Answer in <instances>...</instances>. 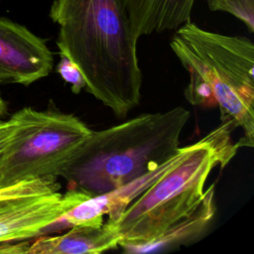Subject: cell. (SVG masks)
I'll return each mask as SVG.
<instances>
[{
	"mask_svg": "<svg viewBox=\"0 0 254 254\" xmlns=\"http://www.w3.org/2000/svg\"><path fill=\"white\" fill-rule=\"evenodd\" d=\"M50 18L59 25V53L81 71L91 94L117 117L141 100L143 74L137 41L120 0H54Z\"/></svg>",
	"mask_w": 254,
	"mask_h": 254,
	"instance_id": "obj_1",
	"label": "cell"
},
{
	"mask_svg": "<svg viewBox=\"0 0 254 254\" xmlns=\"http://www.w3.org/2000/svg\"><path fill=\"white\" fill-rule=\"evenodd\" d=\"M190 118L183 107L140 114L117 125L93 131L69 157L59 178L66 190L89 196L123 187L175 156Z\"/></svg>",
	"mask_w": 254,
	"mask_h": 254,
	"instance_id": "obj_2",
	"label": "cell"
},
{
	"mask_svg": "<svg viewBox=\"0 0 254 254\" xmlns=\"http://www.w3.org/2000/svg\"><path fill=\"white\" fill-rule=\"evenodd\" d=\"M170 47L189 74L184 95L193 106L217 105L222 123L241 128L238 148L254 146V44L189 21Z\"/></svg>",
	"mask_w": 254,
	"mask_h": 254,
	"instance_id": "obj_3",
	"label": "cell"
},
{
	"mask_svg": "<svg viewBox=\"0 0 254 254\" xmlns=\"http://www.w3.org/2000/svg\"><path fill=\"white\" fill-rule=\"evenodd\" d=\"M232 131L229 124L221 122L188 145L185 154L125 208L113 221L121 236L119 246L154 240L199 203L212 170L223 169L236 154Z\"/></svg>",
	"mask_w": 254,
	"mask_h": 254,
	"instance_id": "obj_4",
	"label": "cell"
},
{
	"mask_svg": "<svg viewBox=\"0 0 254 254\" xmlns=\"http://www.w3.org/2000/svg\"><path fill=\"white\" fill-rule=\"evenodd\" d=\"M0 167V188L39 178H59L69 157L91 133L77 116L54 107H24Z\"/></svg>",
	"mask_w": 254,
	"mask_h": 254,
	"instance_id": "obj_5",
	"label": "cell"
},
{
	"mask_svg": "<svg viewBox=\"0 0 254 254\" xmlns=\"http://www.w3.org/2000/svg\"><path fill=\"white\" fill-rule=\"evenodd\" d=\"M25 193L0 200V244L29 240L46 232L67 210L90 197L79 190Z\"/></svg>",
	"mask_w": 254,
	"mask_h": 254,
	"instance_id": "obj_6",
	"label": "cell"
},
{
	"mask_svg": "<svg viewBox=\"0 0 254 254\" xmlns=\"http://www.w3.org/2000/svg\"><path fill=\"white\" fill-rule=\"evenodd\" d=\"M53 53L26 27L0 17V83L30 85L50 74Z\"/></svg>",
	"mask_w": 254,
	"mask_h": 254,
	"instance_id": "obj_7",
	"label": "cell"
},
{
	"mask_svg": "<svg viewBox=\"0 0 254 254\" xmlns=\"http://www.w3.org/2000/svg\"><path fill=\"white\" fill-rule=\"evenodd\" d=\"M121 240L115 222L101 226L74 225L56 236H38L30 242L27 254H98L119 247Z\"/></svg>",
	"mask_w": 254,
	"mask_h": 254,
	"instance_id": "obj_8",
	"label": "cell"
},
{
	"mask_svg": "<svg viewBox=\"0 0 254 254\" xmlns=\"http://www.w3.org/2000/svg\"><path fill=\"white\" fill-rule=\"evenodd\" d=\"M215 186L210 185L199 203L186 216L171 225L154 240L137 245L120 246L126 253L163 252L179 246H187L201 237L211 224L215 211Z\"/></svg>",
	"mask_w": 254,
	"mask_h": 254,
	"instance_id": "obj_9",
	"label": "cell"
},
{
	"mask_svg": "<svg viewBox=\"0 0 254 254\" xmlns=\"http://www.w3.org/2000/svg\"><path fill=\"white\" fill-rule=\"evenodd\" d=\"M135 36L177 30L190 21L195 0H120Z\"/></svg>",
	"mask_w": 254,
	"mask_h": 254,
	"instance_id": "obj_10",
	"label": "cell"
},
{
	"mask_svg": "<svg viewBox=\"0 0 254 254\" xmlns=\"http://www.w3.org/2000/svg\"><path fill=\"white\" fill-rule=\"evenodd\" d=\"M208 9L228 13L254 32V0H206Z\"/></svg>",
	"mask_w": 254,
	"mask_h": 254,
	"instance_id": "obj_11",
	"label": "cell"
},
{
	"mask_svg": "<svg viewBox=\"0 0 254 254\" xmlns=\"http://www.w3.org/2000/svg\"><path fill=\"white\" fill-rule=\"evenodd\" d=\"M59 178L47 177L39 178L28 181H22L17 184H13L6 187L0 188V200L15 195L32 193V192H41L49 191L55 190H61V185L58 182Z\"/></svg>",
	"mask_w": 254,
	"mask_h": 254,
	"instance_id": "obj_12",
	"label": "cell"
},
{
	"mask_svg": "<svg viewBox=\"0 0 254 254\" xmlns=\"http://www.w3.org/2000/svg\"><path fill=\"white\" fill-rule=\"evenodd\" d=\"M57 71L62 78L70 85V90L73 94H79L82 89H85L86 83L81 71L77 65L64 54H60Z\"/></svg>",
	"mask_w": 254,
	"mask_h": 254,
	"instance_id": "obj_13",
	"label": "cell"
},
{
	"mask_svg": "<svg viewBox=\"0 0 254 254\" xmlns=\"http://www.w3.org/2000/svg\"><path fill=\"white\" fill-rule=\"evenodd\" d=\"M18 126V119L13 114L8 120H0V167L2 157L12 141Z\"/></svg>",
	"mask_w": 254,
	"mask_h": 254,
	"instance_id": "obj_14",
	"label": "cell"
},
{
	"mask_svg": "<svg viewBox=\"0 0 254 254\" xmlns=\"http://www.w3.org/2000/svg\"><path fill=\"white\" fill-rule=\"evenodd\" d=\"M6 113H7V104L0 93V120H3V117L6 115Z\"/></svg>",
	"mask_w": 254,
	"mask_h": 254,
	"instance_id": "obj_15",
	"label": "cell"
}]
</instances>
